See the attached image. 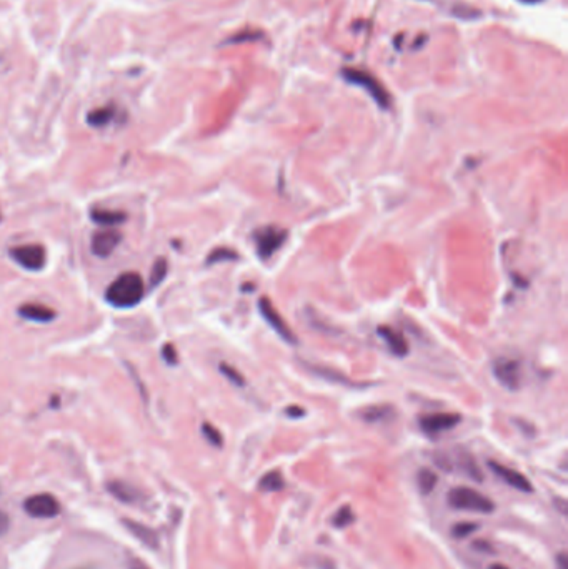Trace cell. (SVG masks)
I'll list each match as a JSON object with an SVG mask.
<instances>
[{
    "mask_svg": "<svg viewBox=\"0 0 568 569\" xmlns=\"http://www.w3.org/2000/svg\"><path fill=\"white\" fill-rule=\"evenodd\" d=\"M146 295V283L137 272H125L119 275L105 290V301L110 306L127 310L137 306Z\"/></svg>",
    "mask_w": 568,
    "mask_h": 569,
    "instance_id": "obj_1",
    "label": "cell"
},
{
    "mask_svg": "<svg viewBox=\"0 0 568 569\" xmlns=\"http://www.w3.org/2000/svg\"><path fill=\"white\" fill-rule=\"evenodd\" d=\"M449 505L454 508V510H462V511H475V513H492L495 510V505L490 498H487L485 494L475 491L472 488L467 486H458L454 488L449 493Z\"/></svg>",
    "mask_w": 568,
    "mask_h": 569,
    "instance_id": "obj_2",
    "label": "cell"
},
{
    "mask_svg": "<svg viewBox=\"0 0 568 569\" xmlns=\"http://www.w3.org/2000/svg\"><path fill=\"white\" fill-rule=\"evenodd\" d=\"M288 236V232L278 227H262L254 232V241L260 260H268L276 251L282 248Z\"/></svg>",
    "mask_w": 568,
    "mask_h": 569,
    "instance_id": "obj_3",
    "label": "cell"
},
{
    "mask_svg": "<svg viewBox=\"0 0 568 569\" xmlns=\"http://www.w3.org/2000/svg\"><path fill=\"white\" fill-rule=\"evenodd\" d=\"M11 258L16 262L18 267L27 270V272H40L44 270L45 262V248L40 244H29L16 246L8 251Z\"/></svg>",
    "mask_w": 568,
    "mask_h": 569,
    "instance_id": "obj_4",
    "label": "cell"
},
{
    "mask_svg": "<svg viewBox=\"0 0 568 569\" xmlns=\"http://www.w3.org/2000/svg\"><path fill=\"white\" fill-rule=\"evenodd\" d=\"M495 380L509 391H516L521 386V363L515 358H497L492 365Z\"/></svg>",
    "mask_w": 568,
    "mask_h": 569,
    "instance_id": "obj_5",
    "label": "cell"
},
{
    "mask_svg": "<svg viewBox=\"0 0 568 569\" xmlns=\"http://www.w3.org/2000/svg\"><path fill=\"white\" fill-rule=\"evenodd\" d=\"M460 421H462V417L458 413H430L418 418L420 430L427 436H437L449 430H454Z\"/></svg>",
    "mask_w": 568,
    "mask_h": 569,
    "instance_id": "obj_6",
    "label": "cell"
},
{
    "mask_svg": "<svg viewBox=\"0 0 568 569\" xmlns=\"http://www.w3.org/2000/svg\"><path fill=\"white\" fill-rule=\"evenodd\" d=\"M259 311H260V315L265 318V321H267V323L272 326L273 330H276V333L278 335V337H280L282 340H285L287 343L297 345L295 333H293L290 326L285 323V320L282 318V315L278 313L277 308L272 305V301H270L267 297L260 298L259 300Z\"/></svg>",
    "mask_w": 568,
    "mask_h": 569,
    "instance_id": "obj_7",
    "label": "cell"
},
{
    "mask_svg": "<svg viewBox=\"0 0 568 569\" xmlns=\"http://www.w3.org/2000/svg\"><path fill=\"white\" fill-rule=\"evenodd\" d=\"M24 510L27 515L49 520V517H55L59 515L60 505H59V501L52 496V494L40 493V494H34V496L27 498L24 503Z\"/></svg>",
    "mask_w": 568,
    "mask_h": 569,
    "instance_id": "obj_8",
    "label": "cell"
},
{
    "mask_svg": "<svg viewBox=\"0 0 568 569\" xmlns=\"http://www.w3.org/2000/svg\"><path fill=\"white\" fill-rule=\"evenodd\" d=\"M122 241V235L117 230H100L95 232L90 239V251L97 258H107L117 250V246Z\"/></svg>",
    "mask_w": 568,
    "mask_h": 569,
    "instance_id": "obj_9",
    "label": "cell"
},
{
    "mask_svg": "<svg viewBox=\"0 0 568 569\" xmlns=\"http://www.w3.org/2000/svg\"><path fill=\"white\" fill-rule=\"evenodd\" d=\"M488 466H490V469L493 471V473H495L500 479H504V481L509 484V486L519 489V491H521V493H532L533 491L532 483H530L528 478L525 477V474H521L520 471H516L514 468H509V466H505V465L497 463V461H490V463H488Z\"/></svg>",
    "mask_w": 568,
    "mask_h": 569,
    "instance_id": "obj_10",
    "label": "cell"
},
{
    "mask_svg": "<svg viewBox=\"0 0 568 569\" xmlns=\"http://www.w3.org/2000/svg\"><path fill=\"white\" fill-rule=\"evenodd\" d=\"M305 368L312 373V375L324 378V380L330 381V383L347 386V388H367V386H369L367 383H357V381L350 380V378L343 375V373L333 370V368H330V366H320V365H310V363H305Z\"/></svg>",
    "mask_w": 568,
    "mask_h": 569,
    "instance_id": "obj_11",
    "label": "cell"
},
{
    "mask_svg": "<svg viewBox=\"0 0 568 569\" xmlns=\"http://www.w3.org/2000/svg\"><path fill=\"white\" fill-rule=\"evenodd\" d=\"M377 333L380 335V338L384 340L385 345H387V348L390 349V353L395 354V357L398 358H403L408 354V343L407 340L402 333H400L398 330L392 328V326H387V325H381L379 326V330H377Z\"/></svg>",
    "mask_w": 568,
    "mask_h": 569,
    "instance_id": "obj_12",
    "label": "cell"
},
{
    "mask_svg": "<svg viewBox=\"0 0 568 569\" xmlns=\"http://www.w3.org/2000/svg\"><path fill=\"white\" fill-rule=\"evenodd\" d=\"M17 311L24 320L42 325L50 323V321L57 318V311L45 305H39V303H25V305H22Z\"/></svg>",
    "mask_w": 568,
    "mask_h": 569,
    "instance_id": "obj_13",
    "label": "cell"
},
{
    "mask_svg": "<svg viewBox=\"0 0 568 569\" xmlns=\"http://www.w3.org/2000/svg\"><path fill=\"white\" fill-rule=\"evenodd\" d=\"M92 222L99 223V225L114 227L119 223H124L127 220V213L117 212V210H104V208H94L90 212Z\"/></svg>",
    "mask_w": 568,
    "mask_h": 569,
    "instance_id": "obj_14",
    "label": "cell"
},
{
    "mask_svg": "<svg viewBox=\"0 0 568 569\" xmlns=\"http://www.w3.org/2000/svg\"><path fill=\"white\" fill-rule=\"evenodd\" d=\"M394 414V408L389 407V405H374V407L363 408L360 412V418L367 423H380L392 419Z\"/></svg>",
    "mask_w": 568,
    "mask_h": 569,
    "instance_id": "obj_15",
    "label": "cell"
},
{
    "mask_svg": "<svg viewBox=\"0 0 568 569\" xmlns=\"http://www.w3.org/2000/svg\"><path fill=\"white\" fill-rule=\"evenodd\" d=\"M107 489H109V493L114 494L117 500L124 503H134L138 498L137 489L122 481H112L107 484Z\"/></svg>",
    "mask_w": 568,
    "mask_h": 569,
    "instance_id": "obj_16",
    "label": "cell"
},
{
    "mask_svg": "<svg viewBox=\"0 0 568 569\" xmlns=\"http://www.w3.org/2000/svg\"><path fill=\"white\" fill-rule=\"evenodd\" d=\"M259 488L265 493L282 491L285 488V481H283L280 471H268L267 474H264L262 479L259 481Z\"/></svg>",
    "mask_w": 568,
    "mask_h": 569,
    "instance_id": "obj_17",
    "label": "cell"
},
{
    "mask_svg": "<svg viewBox=\"0 0 568 569\" xmlns=\"http://www.w3.org/2000/svg\"><path fill=\"white\" fill-rule=\"evenodd\" d=\"M125 525H127V528L132 531L134 536H137L138 539L142 541L143 544L148 548H155L158 539H157V534L153 533L152 529H148L147 526H142L138 523H132V521H125Z\"/></svg>",
    "mask_w": 568,
    "mask_h": 569,
    "instance_id": "obj_18",
    "label": "cell"
},
{
    "mask_svg": "<svg viewBox=\"0 0 568 569\" xmlns=\"http://www.w3.org/2000/svg\"><path fill=\"white\" fill-rule=\"evenodd\" d=\"M167 272H169V262H167L165 256H158V258L155 260V263H153V267H152L150 287L157 288L158 284L164 282L165 277H167Z\"/></svg>",
    "mask_w": 568,
    "mask_h": 569,
    "instance_id": "obj_19",
    "label": "cell"
},
{
    "mask_svg": "<svg viewBox=\"0 0 568 569\" xmlns=\"http://www.w3.org/2000/svg\"><path fill=\"white\" fill-rule=\"evenodd\" d=\"M418 488H420V491L423 494H428L434 491V488L437 486V483H439V478H437V474L434 473L432 469L428 468H423L418 471Z\"/></svg>",
    "mask_w": 568,
    "mask_h": 569,
    "instance_id": "obj_20",
    "label": "cell"
},
{
    "mask_svg": "<svg viewBox=\"0 0 568 569\" xmlns=\"http://www.w3.org/2000/svg\"><path fill=\"white\" fill-rule=\"evenodd\" d=\"M218 371H220L222 375L225 376L227 380H229L232 385L239 386V388H242V386H245V378H244V375H242V373H240L239 370H237L235 366L229 365V363L222 361L220 365H218Z\"/></svg>",
    "mask_w": 568,
    "mask_h": 569,
    "instance_id": "obj_21",
    "label": "cell"
},
{
    "mask_svg": "<svg viewBox=\"0 0 568 569\" xmlns=\"http://www.w3.org/2000/svg\"><path fill=\"white\" fill-rule=\"evenodd\" d=\"M112 116H114V110L109 109V107H105V109L90 112L87 116V122L90 124L92 127H104V125L110 122Z\"/></svg>",
    "mask_w": 568,
    "mask_h": 569,
    "instance_id": "obj_22",
    "label": "cell"
},
{
    "mask_svg": "<svg viewBox=\"0 0 568 569\" xmlns=\"http://www.w3.org/2000/svg\"><path fill=\"white\" fill-rule=\"evenodd\" d=\"M237 258H239L237 251L222 246V248H215L211 255L207 256V265L220 263V262H234V260H237Z\"/></svg>",
    "mask_w": 568,
    "mask_h": 569,
    "instance_id": "obj_23",
    "label": "cell"
},
{
    "mask_svg": "<svg viewBox=\"0 0 568 569\" xmlns=\"http://www.w3.org/2000/svg\"><path fill=\"white\" fill-rule=\"evenodd\" d=\"M353 521H355V515H353L352 508L350 506H342L333 515L332 523H333L335 528H342L343 529V528H347V526H350Z\"/></svg>",
    "mask_w": 568,
    "mask_h": 569,
    "instance_id": "obj_24",
    "label": "cell"
},
{
    "mask_svg": "<svg viewBox=\"0 0 568 569\" xmlns=\"http://www.w3.org/2000/svg\"><path fill=\"white\" fill-rule=\"evenodd\" d=\"M202 435L206 436V440L211 443L212 446H217V448H220L222 445H223V436H222V433L217 430L215 426H213V424H211V423H203L202 424Z\"/></svg>",
    "mask_w": 568,
    "mask_h": 569,
    "instance_id": "obj_25",
    "label": "cell"
},
{
    "mask_svg": "<svg viewBox=\"0 0 568 569\" xmlns=\"http://www.w3.org/2000/svg\"><path fill=\"white\" fill-rule=\"evenodd\" d=\"M477 528H478V525H475V523H458L454 526L451 533H454L455 538H465V536L472 534Z\"/></svg>",
    "mask_w": 568,
    "mask_h": 569,
    "instance_id": "obj_26",
    "label": "cell"
},
{
    "mask_svg": "<svg viewBox=\"0 0 568 569\" xmlns=\"http://www.w3.org/2000/svg\"><path fill=\"white\" fill-rule=\"evenodd\" d=\"M162 357H164V360L169 363V365H177V353L172 345H165V347L162 348Z\"/></svg>",
    "mask_w": 568,
    "mask_h": 569,
    "instance_id": "obj_27",
    "label": "cell"
},
{
    "mask_svg": "<svg viewBox=\"0 0 568 569\" xmlns=\"http://www.w3.org/2000/svg\"><path fill=\"white\" fill-rule=\"evenodd\" d=\"M11 528V520H8L7 513L0 511V536H4Z\"/></svg>",
    "mask_w": 568,
    "mask_h": 569,
    "instance_id": "obj_28",
    "label": "cell"
},
{
    "mask_svg": "<svg viewBox=\"0 0 568 569\" xmlns=\"http://www.w3.org/2000/svg\"><path fill=\"white\" fill-rule=\"evenodd\" d=\"M285 413H287L290 418H302V417H304V414H305L304 409H302L300 407H295V405H293V407H290V408H287Z\"/></svg>",
    "mask_w": 568,
    "mask_h": 569,
    "instance_id": "obj_29",
    "label": "cell"
},
{
    "mask_svg": "<svg viewBox=\"0 0 568 569\" xmlns=\"http://www.w3.org/2000/svg\"><path fill=\"white\" fill-rule=\"evenodd\" d=\"M558 564H560V569H567V558H565V554H560V556H558Z\"/></svg>",
    "mask_w": 568,
    "mask_h": 569,
    "instance_id": "obj_30",
    "label": "cell"
},
{
    "mask_svg": "<svg viewBox=\"0 0 568 569\" xmlns=\"http://www.w3.org/2000/svg\"><path fill=\"white\" fill-rule=\"evenodd\" d=\"M488 569H510V568H507L505 564H498V563H497V564H492V566L488 568Z\"/></svg>",
    "mask_w": 568,
    "mask_h": 569,
    "instance_id": "obj_31",
    "label": "cell"
},
{
    "mask_svg": "<svg viewBox=\"0 0 568 569\" xmlns=\"http://www.w3.org/2000/svg\"><path fill=\"white\" fill-rule=\"evenodd\" d=\"M527 2H535V0H527Z\"/></svg>",
    "mask_w": 568,
    "mask_h": 569,
    "instance_id": "obj_32",
    "label": "cell"
},
{
    "mask_svg": "<svg viewBox=\"0 0 568 569\" xmlns=\"http://www.w3.org/2000/svg\"><path fill=\"white\" fill-rule=\"evenodd\" d=\"M0 220H2V215H0Z\"/></svg>",
    "mask_w": 568,
    "mask_h": 569,
    "instance_id": "obj_33",
    "label": "cell"
}]
</instances>
